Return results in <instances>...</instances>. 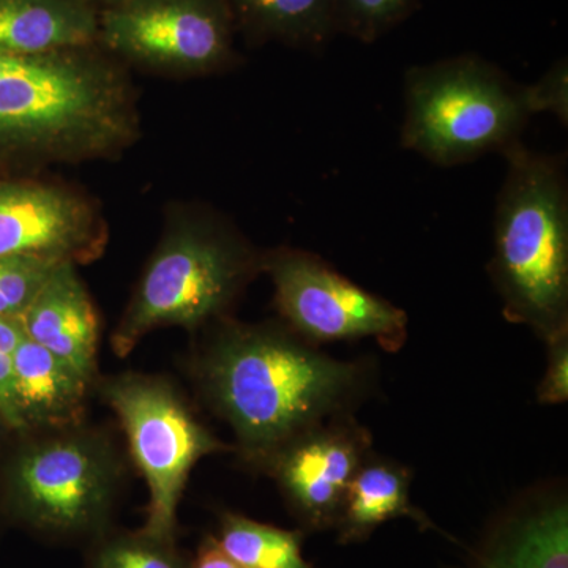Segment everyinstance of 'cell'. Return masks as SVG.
I'll return each mask as SVG.
<instances>
[{"mask_svg": "<svg viewBox=\"0 0 568 568\" xmlns=\"http://www.w3.org/2000/svg\"><path fill=\"white\" fill-rule=\"evenodd\" d=\"M193 373L257 467L291 437L343 416L365 384L361 365L320 353L291 328L231 321L196 355Z\"/></svg>", "mask_w": 568, "mask_h": 568, "instance_id": "cell-1", "label": "cell"}, {"mask_svg": "<svg viewBox=\"0 0 568 568\" xmlns=\"http://www.w3.org/2000/svg\"><path fill=\"white\" fill-rule=\"evenodd\" d=\"M489 275L510 323L545 342L568 332V183L560 156L518 142L504 153Z\"/></svg>", "mask_w": 568, "mask_h": 568, "instance_id": "cell-2", "label": "cell"}, {"mask_svg": "<svg viewBox=\"0 0 568 568\" xmlns=\"http://www.w3.org/2000/svg\"><path fill=\"white\" fill-rule=\"evenodd\" d=\"M405 108L403 148L446 168L506 153L534 115L528 85L474 54L407 70Z\"/></svg>", "mask_w": 568, "mask_h": 568, "instance_id": "cell-3", "label": "cell"}, {"mask_svg": "<svg viewBox=\"0 0 568 568\" xmlns=\"http://www.w3.org/2000/svg\"><path fill=\"white\" fill-rule=\"evenodd\" d=\"M21 436L3 477L10 514L44 537L103 536L125 476L114 440L85 424Z\"/></svg>", "mask_w": 568, "mask_h": 568, "instance_id": "cell-4", "label": "cell"}, {"mask_svg": "<svg viewBox=\"0 0 568 568\" xmlns=\"http://www.w3.org/2000/svg\"><path fill=\"white\" fill-rule=\"evenodd\" d=\"M257 268L261 257L222 227L197 223L175 227L149 261L112 332V353L129 357L156 328L196 331L219 320Z\"/></svg>", "mask_w": 568, "mask_h": 568, "instance_id": "cell-5", "label": "cell"}, {"mask_svg": "<svg viewBox=\"0 0 568 568\" xmlns=\"http://www.w3.org/2000/svg\"><path fill=\"white\" fill-rule=\"evenodd\" d=\"M99 392L121 422L130 457L148 481L142 532L175 540L179 506L194 466L230 447L196 417L168 377L119 373L100 381Z\"/></svg>", "mask_w": 568, "mask_h": 568, "instance_id": "cell-6", "label": "cell"}, {"mask_svg": "<svg viewBox=\"0 0 568 568\" xmlns=\"http://www.w3.org/2000/svg\"><path fill=\"white\" fill-rule=\"evenodd\" d=\"M271 276L275 304L287 327L312 345L376 338L396 351L406 339L407 315L368 293L335 268L302 250L280 248L261 257Z\"/></svg>", "mask_w": 568, "mask_h": 568, "instance_id": "cell-7", "label": "cell"}, {"mask_svg": "<svg viewBox=\"0 0 568 568\" xmlns=\"http://www.w3.org/2000/svg\"><path fill=\"white\" fill-rule=\"evenodd\" d=\"M112 51L148 65L205 73L233 55L227 0H122L100 18Z\"/></svg>", "mask_w": 568, "mask_h": 568, "instance_id": "cell-8", "label": "cell"}, {"mask_svg": "<svg viewBox=\"0 0 568 568\" xmlns=\"http://www.w3.org/2000/svg\"><path fill=\"white\" fill-rule=\"evenodd\" d=\"M372 437L347 416L332 417L276 448L261 467L275 478L295 517L312 529L334 526Z\"/></svg>", "mask_w": 568, "mask_h": 568, "instance_id": "cell-9", "label": "cell"}, {"mask_svg": "<svg viewBox=\"0 0 568 568\" xmlns=\"http://www.w3.org/2000/svg\"><path fill=\"white\" fill-rule=\"evenodd\" d=\"M103 244L99 220L73 193L0 181V256L32 254L80 264L102 253Z\"/></svg>", "mask_w": 568, "mask_h": 568, "instance_id": "cell-10", "label": "cell"}, {"mask_svg": "<svg viewBox=\"0 0 568 568\" xmlns=\"http://www.w3.org/2000/svg\"><path fill=\"white\" fill-rule=\"evenodd\" d=\"M26 336L73 365L95 384L100 323L77 264L58 265L20 317Z\"/></svg>", "mask_w": 568, "mask_h": 568, "instance_id": "cell-11", "label": "cell"}, {"mask_svg": "<svg viewBox=\"0 0 568 568\" xmlns=\"http://www.w3.org/2000/svg\"><path fill=\"white\" fill-rule=\"evenodd\" d=\"M92 386L73 365L24 334L13 354V398L20 435L85 424Z\"/></svg>", "mask_w": 568, "mask_h": 568, "instance_id": "cell-12", "label": "cell"}, {"mask_svg": "<svg viewBox=\"0 0 568 568\" xmlns=\"http://www.w3.org/2000/svg\"><path fill=\"white\" fill-rule=\"evenodd\" d=\"M470 568H568L566 495L526 496L496 523Z\"/></svg>", "mask_w": 568, "mask_h": 568, "instance_id": "cell-13", "label": "cell"}, {"mask_svg": "<svg viewBox=\"0 0 568 568\" xmlns=\"http://www.w3.org/2000/svg\"><path fill=\"white\" fill-rule=\"evenodd\" d=\"M99 33L100 18L85 0H0V52L77 51Z\"/></svg>", "mask_w": 568, "mask_h": 568, "instance_id": "cell-14", "label": "cell"}, {"mask_svg": "<svg viewBox=\"0 0 568 568\" xmlns=\"http://www.w3.org/2000/svg\"><path fill=\"white\" fill-rule=\"evenodd\" d=\"M410 474L406 467L387 459L368 457L351 480L335 525L339 541H362L377 526L398 517H407L422 528H432L429 519L409 503Z\"/></svg>", "mask_w": 568, "mask_h": 568, "instance_id": "cell-15", "label": "cell"}, {"mask_svg": "<svg viewBox=\"0 0 568 568\" xmlns=\"http://www.w3.org/2000/svg\"><path fill=\"white\" fill-rule=\"evenodd\" d=\"M257 36L305 48H321L335 37L334 0H227Z\"/></svg>", "mask_w": 568, "mask_h": 568, "instance_id": "cell-16", "label": "cell"}, {"mask_svg": "<svg viewBox=\"0 0 568 568\" xmlns=\"http://www.w3.org/2000/svg\"><path fill=\"white\" fill-rule=\"evenodd\" d=\"M215 538L242 568H315L302 555L304 534L301 530L276 528L226 511L220 518Z\"/></svg>", "mask_w": 568, "mask_h": 568, "instance_id": "cell-17", "label": "cell"}, {"mask_svg": "<svg viewBox=\"0 0 568 568\" xmlns=\"http://www.w3.org/2000/svg\"><path fill=\"white\" fill-rule=\"evenodd\" d=\"M175 540L138 532L100 536L89 556V568H189Z\"/></svg>", "mask_w": 568, "mask_h": 568, "instance_id": "cell-18", "label": "cell"}, {"mask_svg": "<svg viewBox=\"0 0 568 568\" xmlns=\"http://www.w3.org/2000/svg\"><path fill=\"white\" fill-rule=\"evenodd\" d=\"M418 0H334L335 33L373 43L417 9Z\"/></svg>", "mask_w": 568, "mask_h": 568, "instance_id": "cell-19", "label": "cell"}, {"mask_svg": "<svg viewBox=\"0 0 568 568\" xmlns=\"http://www.w3.org/2000/svg\"><path fill=\"white\" fill-rule=\"evenodd\" d=\"M62 263L67 261L32 254L0 256V316L20 320Z\"/></svg>", "mask_w": 568, "mask_h": 568, "instance_id": "cell-20", "label": "cell"}, {"mask_svg": "<svg viewBox=\"0 0 568 568\" xmlns=\"http://www.w3.org/2000/svg\"><path fill=\"white\" fill-rule=\"evenodd\" d=\"M22 336L20 320L0 316V418L9 432L18 435L21 426L13 398V354Z\"/></svg>", "mask_w": 568, "mask_h": 568, "instance_id": "cell-21", "label": "cell"}, {"mask_svg": "<svg viewBox=\"0 0 568 568\" xmlns=\"http://www.w3.org/2000/svg\"><path fill=\"white\" fill-rule=\"evenodd\" d=\"M534 114L551 112L560 122H568L567 61L556 62L536 84L528 85Z\"/></svg>", "mask_w": 568, "mask_h": 568, "instance_id": "cell-22", "label": "cell"}, {"mask_svg": "<svg viewBox=\"0 0 568 568\" xmlns=\"http://www.w3.org/2000/svg\"><path fill=\"white\" fill-rule=\"evenodd\" d=\"M547 372L537 388L538 402L560 405L568 398V332L549 339Z\"/></svg>", "mask_w": 568, "mask_h": 568, "instance_id": "cell-23", "label": "cell"}, {"mask_svg": "<svg viewBox=\"0 0 568 568\" xmlns=\"http://www.w3.org/2000/svg\"><path fill=\"white\" fill-rule=\"evenodd\" d=\"M189 568H242L220 547L213 536L204 537Z\"/></svg>", "mask_w": 568, "mask_h": 568, "instance_id": "cell-24", "label": "cell"}, {"mask_svg": "<svg viewBox=\"0 0 568 568\" xmlns=\"http://www.w3.org/2000/svg\"><path fill=\"white\" fill-rule=\"evenodd\" d=\"M0 429H7V426L3 425L2 418H0Z\"/></svg>", "mask_w": 568, "mask_h": 568, "instance_id": "cell-25", "label": "cell"}]
</instances>
